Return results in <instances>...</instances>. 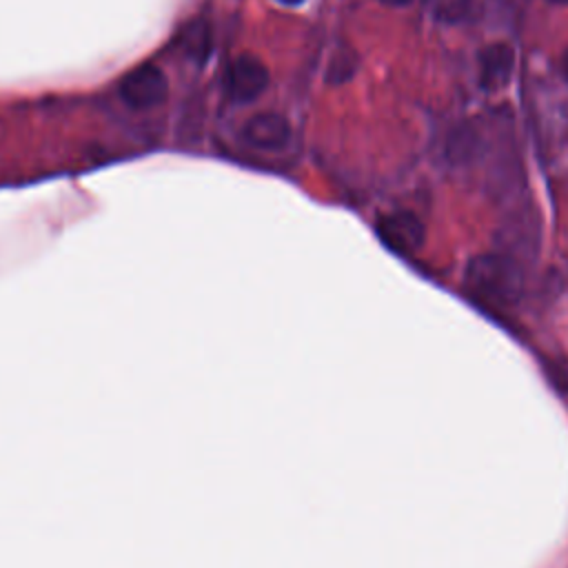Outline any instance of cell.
Instances as JSON below:
<instances>
[{
    "mask_svg": "<svg viewBox=\"0 0 568 568\" xmlns=\"http://www.w3.org/2000/svg\"><path fill=\"white\" fill-rule=\"evenodd\" d=\"M466 288L493 306H513L524 295V273L515 257L481 253L468 260L464 271Z\"/></svg>",
    "mask_w": 568,
    "mask_h": 568,
    "instance_id": "1",
    "label": "cell"
},
{
    "mask_svg": "<svg viewBox=\"0 0 568 568\" xmlns=\"http://www.w3.org/2000/svg\"><path fill=\"white\" fill-rule=\"evenodd\" d=\"M120 98L126 106L144 111L162 104L169 95V82L160 67L140 64L120 80Z\"/></svg>",
    "mask_w": 568,
    "mask_h": 568,
    "instance_id": "2",
    "label": "cell"
},
{
    "mask_svg": "<svg viewBox=\"0 0 568 568\" xmlns=\"http://www.w3.org/2000/svg\"><path fill=\"white\" fill-rule=\"evenodd\" d=\"M266 87H268V69L260 58L244 53V55H237L226 67L224 89L233 102H240V104L253 102L266 91Z\"/></svg>",
    "mask_w": 568,
    "mask_h": 568,
    "instance_id": "3",
    "label": "cell"
},
{
    "mask_svg": "<svg viewBox=\"0 0 568 568\" xmlns=\"http://www.w3.org/2000/svg\"><path fill=\"white\" fill-rule=\"evenodd\" d=\"M377 235L390 251L408 255L422 246L424 226L413 213L397 211L377 220Z\"/></svg>",
    "mask_w": 568,
    "mask_h": 568,
    "instance_id": "4",
    "label": "cell"
},
{
    "mask_svg": "<svg viewBox=\"0 0 568 568\" xmlns=\"http://www.w3.org/2000/svg\"><path fill=\"white\" fill-rule=\"evenodd\" d=\"M242 138L248 146L262 151H280L291 142V124L284 115L266 111L246 120Z\"/></svg>",
    "mask_w": 568,
    "mask_h": 568,
    "instance_id": "5",
    "label": "cell"
},
{
    "mask_svg": "<svg viewBox=\"0 0 568 568\" xmlns=\"http://www.w3.org/2000/svg\"><path fill=\"white\" fill-rule=\"evenodd\" d=\"M515 53L508 44H490L479 55V84L486 91H499L510 82Z\"/></svg>",
    "mask_w": 568,
    "mask_h": 568,
    "instance_id": "6",
    "label": "cell"
},
{
    "mask_svg": "<svg viewBox=\"0 0 568 568\" xmlns=\"http://www.w3.org/2000/svg\"><path fill=\"white\" fill-rule=\"evenodd\" d=\"M430 13L444 22H457L468 13L470 0H426Z\"/></svg>",
    "mask_w": 568,
    "mask_h": 568,
    "instance_id": "7",
    "label": "cell"
},
{
    "mask_svg": "<svg viewBox=\"0 0 568 568\" xmlns=\"http://www.w3.org/2000/svg\"><path fill=\"white\" fill-rule=\"evenodd\" d=\"M384 4H390V7H404V4H408L410 0H382Z\"/></svg>",
    "mask_w": 568,
    "mask_h": 568,
    "instance_id": "8",
    "label": "cell"
},
{
    "mask_svg": "<svg viewBox=\"0 0 568 568\" xmlns=\"http://www.w3.org/2000/svg\"><path fill=\"white\" fill-rule=\"evenodd\" d=\"M561 67H564V73H566V78H568V49H566V53H564V62H561Z\"/></svg>",
    "mask_w": 568,
    "mask_h": 568,
    "instance_id": "9",
    "label": "cell"
},
{
    "mask_svg": "<svg viewBox=\"0 0 568 568\" xmlns=\"http://www.w3.org/2000/svg\"><path fill=\"white\" fill-rule=\"evenodd\" d=\"M277 2H282V4H300L304 0H277Z\"/></svg>",
    "mask_w": 568,
    "mask_h": 568,
    "instance_id": "10",
    "label": "cell"
},
{
    "mask_svg": "<svg viewBox=\"0 0 568 568\" xmlns=\"http://www.w3.org/2000/svg\"><path fill=\"white\" fill-rule=\"evenodd\" d=\"M550 2H555V4H568V0H550Z\"/></svg>",
    "mask_w": 568,
    "mask_h": 568,
    "instance_id": "11",
    "label": "cell"
}]
</instances>
